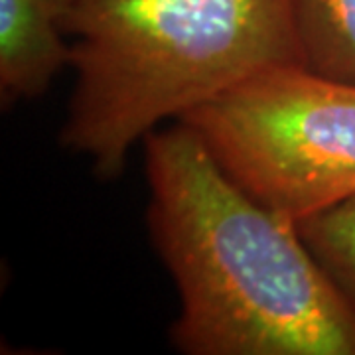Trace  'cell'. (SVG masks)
<instances>
[{
  "mask_svg": "<svg viewBox=\"0 0 355 355\" xmlns=\"http://www.w3.org/2000/svg\"><path fill=\"white\" fill-rule=\"evenodd\" d=\"M148 231L186 355H355V314L298 225L229 176L182 121L144 137Z\"/></svg>",
  "mask_w": 355,
  "mask_h": 355,
  "instance_id": "cell-1",
  "label": "cell"
},
{
  "mask_svg": "<svg viewBox=\"0 0 355 355\" xmlns=\"http://www.w3.org/2000/svg\"><path fill=\"white\" fill-rule=\"evenodd\" d=\"M64 28L76 87L62 144L101 178L121 176L164 121L272 67L304 65L294 0H73Z\"/></svg>",
  "mask_w": 355,
  "mask_h": 355,
  "instance_id": "cell-2",
  "label": "cell"
},
{
  "mask_svg": "<svg viewBox=\"0 0 355 355\" xmlns=\"http://www.w3.org/2000/svg\"><path fill=\"white\" fill-rule=\"evenodd\" d=\"M254 200L298 223L355 196V85L272 67L180 119Z\"/></svg>",
  "mask_w": 355,
  "mask_h": 355,
  "instance_id": "cell-3",
  "label": "cell"
},
{
  "mask_svg": "<svg viewBox=\"0 0 355 355\" xmlns=\"http://www.w3.org/2000/svg\"><path fill=\"white\" fill-rule=\"evenodd\" d=\"M73 0H0L2 103L44 95L71 62L65 16Z\"/></svg>",
  "mask_w": 355,
  "mask_h": 355,
  "instance_id": "cell-4",
  "label": "cell"
},
{
  "mask_svg": "<svg viewBox=\"0 0 355 355\" xmlns=\"http://www.w3.org/2000/svg\"><path fill=\"white\" fill-rule=\"evenodd\" d=\"M304 67L355 85V0H294Z\"/></svg>",
  "mask_w": 355,
  "mask_h": 355,
  "instance_id": "cell-5",
  "label": "cell"
},
{
  "mask_svg": "<svg viewBox=\"0 0 355 355\" xmlns=\"http://www.w3.org/2000/svg\"><path fill=\"white\" fill-rule=\"evenodd\" d=\"M308 251L355 314V196L300 219Z\"/></svg>",
  "mask_w": 355,
  "mask_h": 355,
  "instance_id": "cell-6",
  "label": "cell"
}]
</instances>
